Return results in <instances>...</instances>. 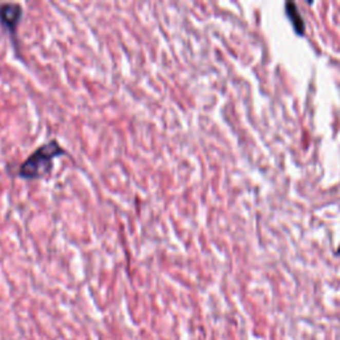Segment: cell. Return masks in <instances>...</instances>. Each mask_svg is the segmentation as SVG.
I'll return each instance as SVG.
<instances>
[{"mask_svg": "<svg viewBox=\"0 0 340 340\" xmlns=\"http://www.w3.org/2000/svg\"><path fill=\"white\" fill-rule=\"evenodd\" d=\"M286 12L289 15L290 20L292 22V26L295 28V31L298 33H303L305 31V22H303L302 15L299 13V10L296 8V6L292 2L286 3Z\"/></svg>", "mask_w": 340, "mask_h": 340, "instance_id": "3", "label": "cell"}, {"mask_svg": "<svg viewBox=\"0 0 340 340\" xmlns=\"http://www.w3.org/2000/svg\"><path fill=\"white\" fill-rule=\"evenodd\" d=\"M65 150L56 140H51L47 144L39 146L19 167V177L32 181L43 178L51 173L53 161L59 156H64Z\"/></svg>", "mask_w": 340, "mask_h": 340, "instance_id": "1", "label": "cell"}, {"mask_svg": "<svg viewBox=\"0 0 340 340\" xmlns=\"http://www.w3.org/2000/svg\"><path fill=\"white\" fill-rule=\"evenodd\" d=\"M22 17L23 7L19 3L0 4V24L7 29V32L10 33L13 40Z\"/></svg>", "mask_w": 340, "mask_h": 340, "instance_id": "2", "label": "cell"}]
</instances>
